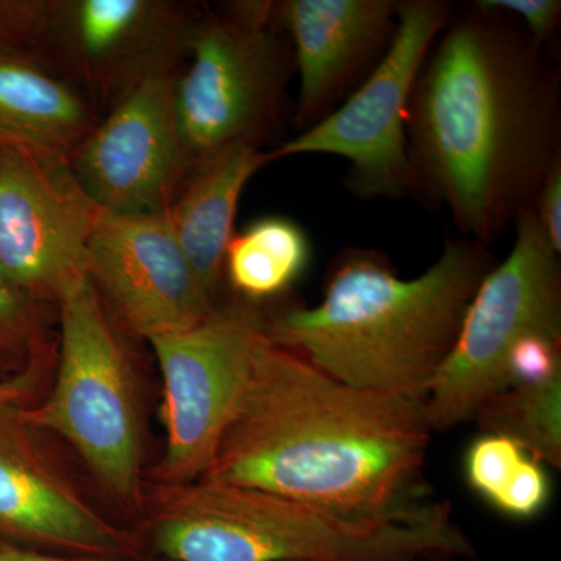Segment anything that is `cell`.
I'll list each match as a JSON object with an SVG mask.
<instances>
[{"label":"cell","instance_id":"d4e9b609","mask_svg":"<svg viewBox=\"0 0 561 561\" xmlns=\"http://www.w3.org/2000/svg\"><path fill=\"white\" fill-rule=\"evenodd\" d=\"M531 209L553 251L561 254V160L546 173Z\"/></svg>","mask_w":561,"mask_h":561},{"label":"cell","instance_id":"8992f818","mask_svg":"<svg viewBox=\"0 0 561 561\" xmlns=\"http://www.w3.org/2000/svg\"><path fill=\"white\" fill-rule=\"evenodd\" d=\"M187 58L173 99L192 165L231 144L261 149L278 130L295 69L275 2H230L198 13Z\"/></svg>","mask_w":561,"mask_h":561},{"label":"cell","instance_id":"cb8c5ba5","mask_svg":"<svg viewBox=\"0 0 561 561\" xmlns=\"http://www.w3.org/2000/svg\"><path fill=\"white\" fill-rule=\"evenodd\" d=\"M472 5L490 13L518 18L530 39L541 47L553 38L560 27V0H478Z\"/></svg>","mask_w":561,"mask_h":561},{"label":"cell","instance_id":"5b68a950","mask_svg":"<svg viewBox=\"0 0 561 561\" xmlns=\"http://www.w3.org/2000/svg\"><path fill=\"white\" fill-rule=\"evenodd\" d=\"M55 382L21 419L73 449L103 491L125 511L142 512V432L138 393L119 324L90 276L57 305Z\"/></svg>","mask_w":561,"mask_h":561},{"label":"cell","instance_id":"e0dca14e","mask_svg":"<svg viewBox=\"0 0 561 561\" xmlns=\"http://www.w3.org/2000/svg\"><path fill=\"white\" fill-rule=\"evenodd\" d=\"M101 117L31 55L0 49V150L50 151L70 160Z\"/></svg>","mask_w":561,"mask_h":561},{"label":"cell","instance_id":"4316f807","mask_svg":"<svg viewBox=\"0 0 561 561\" xmlns=\"http://www.w3.org/2000/svg\"><path fill=\"white\" fill-rule=\"evenodd\" d=\"M0 561H133L124 559H99V557H60L16 548L9 542H0Z\"/></svg>","mask_w":561,"mask_h":561},{"label":"cell","instance_id":"8fae6325","mask_svg":"<svg viewBox=\"0 0 561 561\" xmlns=\"http://www.w3.org/2000/svg\"><path fill=\"white\" fill-rule=\"evenodd\" d=\"M103 209L70 160L50 151L0 150V273L57 308L87 278V250Z\"/></svg>","mask_w":561,"mask_h":561},{"label":"cell","instance_id":"ba28073f","mask_svg":"<svg viewBox=\"0 0 561 561\" xmlns=\"http://www.w3.org/2000/svg\"><path fill=\"white\" fill-rule=\"evenodd\" d=\"M453 7L442 0H402L397 31L381 61L327 117L272 150L273 160L332 154L350 162V191L356 197L420 195L408 142V114L420 70Z\"/></svg>","mask_w":561,"mask_h":561},{"label":"cell","instance_id":"9c48e42d","mask_svg":"<svg viewBox=\"0 0 561 561\" xmlns=\"http://www.w3.org/2000/svg\"><path fill=\"white\" fill-rule=\"evenodd\" d=\"M197 18L176 0H43L27 54L101 113L179 73Z\"/></svg>","mask_w":561,"mask_h":561},{"label":"cell","instance_id":"603a6c76","mask_svg":"<svg viewBox=\"0 0 561 561\" xmlns=\"http://www.w3.org/2000/svg\"><path fill=\"white\" fill-rule=\"evenodd\" d=\"M561 378V337L559 335H524L505 360V383L508 387L535 386Z\"/></svg>","mask_w":561,"mask_h":561},{"label":"cell","instance_id":"d6986e66","mask_svg":"<svg viewBox=\"0 0 561 561\" xmlns=\"http://www.w3.org/2000/svg\"><path fill=\"white\" fill-rule=\"evenodd\" d=\"M485 434L512 438L541 463L561 468V378L508 387L476 413Z\"/></svg>","mask_w":561,"mask_h":561},{"label":"cell","instance_id":"6da1fadb","mask_svg":"<svg viewBox=\"0 0 561 561\" xmlns=\"http://www.w3.org/2000/svg\"><path fill=\"white\" fill-rule=\"evenodd\" d=\"M408 142L421 194L465 238L493 241L561 160L559 77L540 44L474 5L451 16L413 88Z\"/></svg>","mask_w":561,"mask_h":561},{"label":"cell","instance_id":"277c9868","mask_svg":"<svg viewBox=\"0 0 561 561\" xmlns=\"http://www.w3.org/2000/svg\"><path fill=\"white\" fill-rule=\"evenodd\" d=\"M142 512L172 561H474L448 505L426 501L387 516L328 511L249 486L153 482Z\"/></svg>","mask_w":561,"mask_h":561},{"label":"cell","instance_id":"5bb4252c","mask_svg":"<svg viewBox=\"0 0 561 561\" xmlns=\"http://www.w3.org/2000/svg\"><path fill=\"white\" fill-rule=\"evenodd\" d=\"M22 408L0 411V537L99 559H124L138 540L81 493L21 419Z\"/></svg>","mask_w":561,"mask_h":561},{"label":"cell","instance_id":"7a4b0ae2","mask_svg":"<svg viewBox=\"0 0 561 561\" xmlns=\"http://www.w3.org/2000/svg\"><path fill=\"white\" fill-rule=\"evenodd\" d=\"M424 400L356 389L268 339L202 479L346 515L430 501Z\"/></svg>","mask_w":561,"mask_h":561},{"label":"cell","instance_id":"7c38bea8","mask_svg":"<svg viewBox=\"0 0 561 561\" xmlns=\"http://www.w3.org/2000/svg\"><path fill=\"white\" fill-rule=\"evenodd\" d=\"M87 267L114 321L147 342L195 327L219 308L181 249L165 210H103L88 243Z\"/></svg>","mask_w":561,"mask_h":561},{"label":"cell","instance_id":"484cf974","mask_svg":"<svg viewBox=\"0 0 561 561\" xmlns=\"http://www.w3.org/2000/svg\"><path fill=\"white\" fill-rule=\"evenodd\" d=\"M55 360L57 350L43 354L18 375L0 379V411L28 405L33 393L38 389V383L43 381L47 371L55 367Z\"/></svg>","mask_w":561,"mask_h":561},{"label":"cell","instance_id":"9a60e30c","mask_svg":"<svg viewBox=\"0 0 561 561\" xmlns=\"http://www.w3.org/2000/svg\"><path fill=\"white\" fill-rule=\"evenodd\" d=\"M397 0H283L275 20L300 76L295 124L306 130L370 76L397 31Z\"/></svg>","mask_w":561,"mask_h":561},{"label":"cell","instance_id":"3957f363","mask_svg":"<svg viewBox=\"0 0 561 561\" xmlns=\"http://www.w3.org/2000/svg\"><path fill=\"white\" fill-rule=\"evenodd\" d=\"M494 264L486 245L453 239L404 279L378 251L348 249L332 262L323 300L267 316V335L351 387L424 400Z\"/></svg>","mask_w":561,"mask_h":561},{"label":"cell","instance_id":"2e32d148","mask_svg":"<svg viewBox=\"0 0 561 561\" xmlns=\"http://www.w3.org/2000/svg\"><path fill=\"white\" fill-rule=\"evenodd\" d=\"M271 161L272 150L250 144L221 147L194 162L165 209L181 249L214 300L224 280L225 253L236 232L242 192Z\"/></svg>","mask_w":561,"mask_h":561},{"label":"cell","instance_id":"ffe728a7","mask_svg":"<svg viewBox=\"0 0 561 561\" xmlns=\"http://www.w3.org/2000/svg\"><path fill=\"white\" fill-rule=\"evenodd\" d=\"M57 308L35 301L0 273V370L18 375L43 354L57 348L50 320Z\"/></svg>","mask_w":561,"mask_h":561},{"label":"cell","instance_id":"7402d4cb","mask_svg":"<svg viewBox=\"0 0 561 561\" xmlns=\"http://www.w3.org/2000/svg\"><path fill=\"white\" fill-rule=\"evenodd\" d=\"M551 494V478L545 463L527 454L511 481L505 483L490 505L507 518L527 522L541 515L548 507Z\"/></svg>","mask_w":561,"mask_h":561},{"label":"cell","instance_id":"44dd1931","mask_svg":"<svg viewBox=\"0 0 561 561\" xmlns=\"http://www.w3.org/2000/svg\"><path fill=\"white\" fill-rule=\"evenodd\" d=\"M527 454L519 443L505 435L482 432L465 454L463 472L468 486L490 504L511 481Z\"/></svg>","mask_w":561,"mask_h":561},{"label":"cell","instance_id":"30bf717a","mask_svg":"<svg viewBox=\"0 0 561 561\" xmlns=\"http://www.w3.org/2000/svg\"><path fill=\"white\" fill-rule=\"evenodd\" d=\"M267 341V316L239 300L219 305L195 327L150 339L161 373L165 431L154 482L205 476Z\"/></svg>","mask_w":561,"mask_h":561},{"label":"cell","instance_id":"ac0fdd59","mask_svg":"<svg viewBox=\"0 0 561 561\" xmlns=\"http://www.w3.org/2000/svg\"><path fill=\"white\" fill-rule=\"evenodd\" d=\"M311 256V239L300 224L287 217H261L232 236L224 278L239 301L257 306L294 289Z\"/></svg>","mask_w":561,"mask_h":561},{"label":"cell","instance_id":"4fadbf2b","mask_svg":"<svg viewBox=\"0 0 561 561\" xmlns=\"http://www.w3.org/2000/svg\"><path fill=\"white\" fill-rule=\"evenodd\" d=\"M176 76L142 81L70 157L77 180L106 213H162L191 172L173 99Z\"/></svg>","mask_w":561,"mask_h":561},{"label":"cell","instance_id":"52a82bcc","mask_svg":"<svg viewBox=\"0 0 561 561\" xmlns=\"http://www.w3.org/2000/svg\"><path fill=\"white\" fill-rule=\"evenodd\" d=\"M513 227L511 253L483 276L451 353L424 397L432 431L474 420L486 401L507 389L505 360L524 335L561 337L560 254L546 239L531 206Z\"/></svg>","mask_w":561,"mask_h":561}]
</instances>
